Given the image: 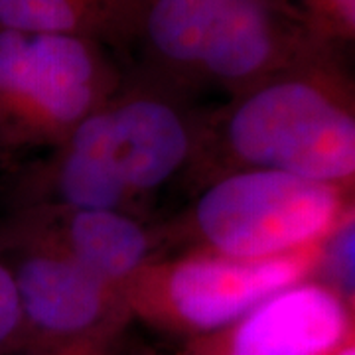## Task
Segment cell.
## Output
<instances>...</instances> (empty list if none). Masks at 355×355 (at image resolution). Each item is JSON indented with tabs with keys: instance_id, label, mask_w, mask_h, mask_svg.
Returning <instances> with one entry per match:
<instances>
[{
	"instance_id": "277c9868",
	"label": "cell",
	"mask_w": 355,
	"mask_h": 355,
	"mask_svg": "<svg viewBox=\"0 0 355 355\" xmlns=\"http://www.w3.org/2000/svg\"><path fill=\"white\" fill-rule=\"evenodd\" d=\"M342 217L340 188L253 168L207 188L193 225L211 253L272 259L322 245Z\"/></svg>"
},
{
	"instance_id": "9a60e30c",
	"label": "cell",
	"mask_w": 355,
	"mask_h": 355,
	"mask_svg": "<svg viewBox=\"0 0 355 355\" xmlns=\"http://www.w3.org/2000/svg\"><path fill=\"white\" fill-rule=\"evenodd\" d=\"M331 355H355V336L352 340H347V342L343 343L342 347H338Z\"/></svg>"
},
{
	"instance_id": "5b68a950",
	"label": "cell",
	"mask_w": 355,
	"mask_h": 355,
	"mask_svg": "<svg viewBox=\"0 0 355 355\" xmlns=\"http://www.w3.org/2000/svg\"><path fill=\"white\" fill-rule=\"evenodd\" d=\"M113 89L101 44L0 28V140L65 139Z\"/></svg>"
},
{
	"instance_id": "4fadbf2b",
	"label": "cell",
	"mask_w": 355,
	"mask_h": 355,
	"mask_svg": "<svg viewBox=\"0 0 355 355\" xmlns=\"http://www.w3.org/2000/svg\"><path fill=\"white\" fill-rule=\"evenodd\" d=\"M24 318L12 268L0 263V354L22 347Z\"/></svg>"
},
{
	"instance_id": "7a4b0ae2",
	"label": "cell",
	"mask_w": 355,
	"mask_h": 355,
	"mask_svg": "<svg viewBox=\"0 0 355 355\" xmlns=\"http://www.w3.org/2000/svg\"><path fill=\"white\" fill-rule=\"evenodd\" d=\"M225 132L253 168L336 188L355 180V113L322 60L243 91Z\"/></svg>"
},
{
	"instance_id": "ba28073f",
	"label": "cell",
	"mask_w": 355,
	"mask_h": 355,
	"mask_svg": "<svg viewBox=\"0 0 355 355\" xmlns=\"http://www.w3.org/2000/svg\"><path fill=\"white\" fill-rule=\"evenodd\" d=\"M354 336L349 306L326 284L302 280L227 328L193 338L188 355H331Z\"/></svg>"
},
{
	"instance_id": "8fae6325",
	"label": "cell",
	"mask_w": 355,
	"mask_h": 355,
	"mask_svg": "<svg viewBox=\"0 0 355 355\" xmlns=\"http://www.w3.org/2000/svg\"><path fill=\"white\" fill-rule=\"evenodd\" d=\"M318 268H324L330 284L345 304L355 300V211L343 214L340 223L322 245Z\"/></svg>"
},
{
	"instance_id": "30bf717a",
	"label": "cell",
	"mask_w": 355,
	"mask_h": 355,
	"mask_svg": "<svg viewBox=\"0 0 355 355\" xmlns=\"http://www.w3.org/2000/svg\"><path fill=\"white\" fill-rule=\"evenodd\" d=\"M60 249L103 282L119 286L146 266L150 239L139 221L121 209H77Z\"/></svg>"
},
{
	"instance_id": "8992f818",
	"label": "cell",
	"mask_w": 355,
	"mask_h": 355,
	"mask_svg": "<svg viewBox=\"0 0 355 355\" xmlns=\"http://www.w3.org/2000/svg\"><path fill=\"white\" fill-rule=\"evenodd\" d=\"M322 245L272 259H233L207 251L158 268L144 266L127 291V306L170 330L209 336L306 280L320 265Z\"/></svg>"
},
{
	"instance_id": "2e32d148",
	"label": "cell",
	"mask_w": 355,
	"mask_h": 355,
	"mask_svg": "<svg viewBox=\"0 0 355 355\" xmlns=\"http://www.w3.org/2000/svg\"><path fill=\"white\" fill-rule=\"evenodd\" d=\"M349 310H352V316H354V322H355V300L349 304Z\"/></svg>"
},
{
	"instance_id": "3957f363",
	"label": "cell",
	"mask_w": 355,
	"mask_h": 355,
	"mask_svg": "<svg viewBox=\"0 0 355 355\" xmlns=\"http://www.w3.org/2000/svg\"><path fill=\"white\" fill-rule=\"evenodd\" d=\"M190 146L184 116L162 97L111 99L65 137L58 193L71 209H121L174 176Z\"/></svg>"
},
{
	"instance_id": "52a82bcc",
	"label": "cell",
	"mask_w": 355,
	"mask_h": 355,
	"mask_svg": "<svg viewBox=\"0 0 355 355\" xmlns=\"http://www.w3.org/2000/svg\"><path fill=\"white\" fill-rule=\"evenodd\" d=\"M22 318V354L53 352L113 338L121 310L114 286L60 247H36L12 268Z\"/></svg>"
},
{
	"instance_id": "6da1fadb",
	"label": "cell",
	"mask_w": 355,
	"mask_h": 355,
	"mask_svg": "<svg viewBox=\"0 0 355 355\" xmlns=\"http://www.w3.org/2000/svg\"><path fill=\"white\" fill-rule=\"evenodd\" d=\"M137 36L168 73L241 93L324 46L284 0H142Z\"/></svg>"
},
{
	"instance_id": "7c38bea8",
	"label": "cell",
	"mask_w": 355,
	"mask_h": 355,
	"mask_svg": "<svg viewBox=\"0 0 355 355\" xmlns=\"http://www.w3.org/2000/svg\"><path fill=\"white\" fill-rule=\"evenodd\" d=\"M320 40L355 42V0H284Z\"/></svg>"
},
{
	"instance_id": "9c48e42d",
	"label": "cell",
	"mask_w": 355,
	"mask_h": 355,
	"mask_svg": "<svg viewBox=\"0 0 355 355\" xmlns=\"http://www.w3.org/2000/svg\"><path fill=\"white\" fill-rule=\"evenodd\" d=\"M140 6L142 0H0V28L123 42L139 32Z\"/></svg>"
},
{
	"instance_id": "5bb4252c",
	"label": "cell",
	"mask_w": 355,
	"mask_h": 355,
	"mask_svg": "<svg viewBox=\"0 0 355 355\" xmlns=\"http://www.w3.org/2000/svg\"><path fill=\"white\" fill-rule=\"evenodd\" d=\"M20 355H113L109 343L91 342V343H77L62 349H53V352H42V354H20Z\"/></svg>"
}]
</instances>
